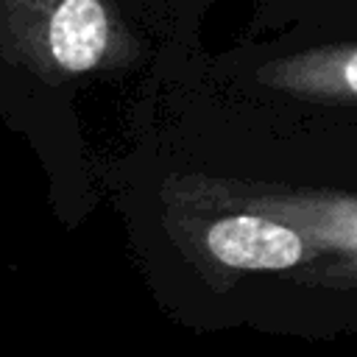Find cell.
Instances as JSON below:
<instances>
[{"label": "cell", "mask_w": 357, "mask_h": 357, "mask_svg": "<svg viewBox=\"0 0 357 357\" xmlns=\"http://www.w3.org/2000/svg\"><path fill=\"white\" fill-rule=\"evenodd\" d=\"M195 212V209H192ZM204 226L184 229L204 259L231 271H284L318 257L312 243L290 223L254 209H218Z\"/></svg>", "instance_id": "3"}, {"label": "cell", "mask_w": 357, "mask_h": 357, "mask_svg": "<svg viewBox=\"0 0 357 357\" xmlns=\"http://www.w3.org/2000/svg\"><path fill=\"white\" fill-rule=\"evenodd\" d=\"M170 209H254L296 226L318 251L332 257L335 279L357 282V195L332 190H284L209 176H178L162 190Z\"/></svg>", "instance_id": "1"}, {"label": "cell", "mask_w": 357, "mask_h": 357, "mask_svg": "<svg viewBox=\"0 0 357 357\" xmlns=\"http://www.w3.org/2000/svg\"><path fill=\"white\" fill-rule=\"evenodd\" d=\"M262 86L315 103H357V45L312 47L257 70Z\"/></svg>", "instance_id": "4"}, {"label": "cell", "mask_w": 357, "mask_h": 357, "mask_svg": "<svg viewBox=\"0 0 357 357\" xmlns=\"http://www.w3.org/2000/svg\"><path fill=\"white\" fill-rule=\"evenodd\" d=\"M3 53L45 81L109 64L117 28L106 0H0Z\"/></svg>", "instance_id": "2"}]
</instances>
